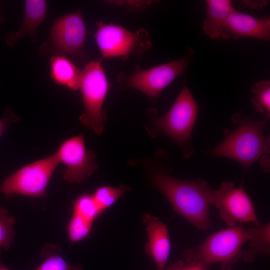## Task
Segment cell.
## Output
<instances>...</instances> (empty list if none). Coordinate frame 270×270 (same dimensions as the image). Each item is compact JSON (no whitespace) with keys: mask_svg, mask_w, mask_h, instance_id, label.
<instances>
[{"mask_svg":"<svg viewBox=\"0 0 270 270\" xmlns=\"http://www.w3.org/2000/svg\"><path fill=\"white\" fill-rule=\"evenodd\" d=\"M150 176L154 186L168 198L178 214L200 230L210 228L209 209L213 190L204 180H179L159 166L150 169Z\"/></svg>","mask_w":270,"mask_h":270,"instance_id":"obj_1","label":"cell"},{"mask_svg":"<svg viewBox=\"0 0 270 270\" xmlns=\"http://www.w3.org/2000/svg\"><path fill=\"white\" fill-rule=\"evenodd\" d=\"M267 120L257 121L243 113L234 114L232 120L238 126L233 130H224V140L209 150L208 154L234 160L246 172L262 156L270 153V137H266L263 131Z\"/></svg>","mask_w":270,"mask_h":270,"instance_id":"obj_2","label":"cell"},{"mask_svg":"<svg viewBox=\"0 0 270 270\" xmlns=\"http://www.w3.org/2000/svg\"><path fill=\"white\" fill-rule=\"evenodd\" d=\"M154 116L147 129L152 137L163 132L182 149L186 158L194 152L191 135L194 125L198 106L186 84V76L182 88L174 103L162 116L157 114L155 109H150Z\"/></svg>","mask_w":270,"mask_h":270,"instance_id":"obj_3","label":"cell"},{"mask_svg":"<svg viewBox=\"0 0 270 270\" xmlns=\"http://www.w3.org/2000/svg\"><path fill=\"white\" fill-rule=\"evenodd\" d=\"M246 242V229L238 224L210 235L201 244L186 250L184 256L188 262L206 269L212 264L220 263L222 270H230L242 258V248Z\"/></svg>","mask_w":270,"mask_h":270,"instance_id":"obj_4","label":"cell"},{"mask_svg":"<svg viewBox=\"0 0 270 270\" xmlns=\"http://www.w3.org/2000/svg\"><path fill=\"white\" fill-rule=\"evenodd\" d=\"M102 61L100 59L87 63L81 70L80 86L84 111L79 120L97 136L102 134L104 130L107 116L103 106L112 86Z\"/></svg>","mask_w":270,"mask_h":270,"instance_id":"obj_5","label":"cell"},{"mask_svg":"<svg viewBox=\"0 0 270 270\" xmlns=\"http://www.w3.org/2000/svg\"><path fill=\"white\" fill-rule=\"evenodd\" d=\"M194 54L192 48H188L178 59L146 70L136 65L130 73L122 72L117 77L119 88L136 89L155 102L161 92L190 65Z\"/></svg>","mask_w":270,"mask_h":270,"instance_id":"obj_6","label":"cell"},{"mask_svg":"<svg viewBox=\"0 0 270 270\" xmlns=\"http://www.w3.org/2000/svg\"><path fill=\"white\" fill-rule=\"evenodd\" d=\"M94 37L101 53L100 59L120 57L124 60L132 56H140L152 46L147 30L140 28L132 32L123 26L102 21L96 22Z\"/></svg>","mask_w":270,"mask_h":270,"instance_id":"obj_7","label":"cell"},{"mask_svg":"<svg viewBox=\"0 0 270 270\" xmlns=\"http://www.w3.org/2000/svg\"><path fill=\"white\" fill-rule=\"evenodd\" d=\"M59 164L54 152L22 166L3 180L0 194L6 198L14 195L46 198L48 184Z\"/></svg>","mask_w":270,"mask_h":270,"instance_id":"obj_8","label":"cell"},{"mask_svg":"<svg viewBox=\"0 0 270 270\" xmlns=\"http://www.w3.org/2000/svg\"><path fill=\"white\" fill-rule=\"evenodd\" d=\"M87 32L82 10L60 16L53 22L49 37L40 46V54L51 56H82Z\"/></svg>","mask_w":270,"mask_h":270,"instance_id":"obj_9","label":"cell"},{"mask_svg":"<svg viewBox=\"0 0 270 270\" xmlns=\"http://www.w3.org/2000/svg\"><path fill=\"white\" fill-rule=\"evenodd\" d=\"M211 204L218 210L220 218L228 227L238 223L251 222L256 226L262 224L242 186L235 187L232 182H223L218 190H213Z\"/></svg>","mask_w":270,"mask_h":270,"instance_id":"obj_10","label":"cell"},{"mask_svg":"<svg viewBox=\"0 0 270 270\" xmlns=\"http://www.w3.org/2000/svg\"><path fill=\"white\" fill-rule=\"evenodd\" d=\"M55 154L59 162L64 165L63 178L69 182L80 183L97 168L96 154L86 150L84 133L66 139Z\"/></svg>","mask_w":270,"mask_h":270,"instance_id":"obj_11","label":"cell"},{"mask_svg":"<svg viewBox=\"0 0 270 270\" xmlns=\"http://www.w3.org/2000/svg\"><path fill=\"white\" fill-rule=\"evenodd\" d=\"M242 37L269 41L270 16L258 18L234 9L228 18L221 38L237 40Z\"/></svg>","mask_w":270,"mask_h":270,"instance_id":"obj_12","label":"cell"},{"mask_svg":"<svg viewBox=\"0 0 270 270\" xmlns=\"http://www.w3.org/2000/svg\"><path fill=\"white\" fill-rule=\"evenodd\" d=\"M143 222L148 238L145 250L154 260L157 270H165L171 250L167 226L157 217L148 214L143 216Z\"/></svg>","mask_w":270,"mask_h":270,"instance_id":"obj_13","label":"cell"},{"mask_svg":"<svg viewBox=\"0 0 270 270\" xmlns=\"http://www.w3.org/2000/svg\"><path fill=\"white\" fill-rule=\"evenodd\" d=\"M24 16L20 28L5 36L8 46H14L24 36L29 35L34 42L38 41L36 30L44 20L47 14V2L44 0H26L24 2Z\"/></svg>","mask_w":270,"mask_h":270,"instance_id":"obj_14","label":"cell"},{"mask_svg":"<svg viewBox=\"0 0 270 270\" xmlns=\"http://www.w3.org/2000/svg\"><path fill=\"white\" fill-rule=\"evenodd\" d=\"M98 217L96 211L90 204L84 202L72 203V216L66 227L71 242H78L86 238Z\"/></svg>","mask_w":270,"mask_h":270,"instance_id":"obj_15","label":"cell"},{"mask_svg":"<svg viewBox=\"0 0 270 270\" xmlns=\"http://www.w3.org/2000/svg\"><path fill=\"white\" fill-rule=\"evenodd\" d=\"M202 31L212 39L221 38L228 17L234 10L230 0H206Z\"/></svg>","mask_w":270,"mask_h":270,"instance_id":"obj_16","label":"cell"},{"mask_svg":"<svg viewBox=\"0 0 270 270\" xmlns=\"http://www.w3.org/2000/svg\"><path fill=\"white\" fill-rule=\"evenodd\" d=\"M50 77L54 83L72 90L80 89L81 70L65 55L50 57Z\"/></svg>","mask_w":270,"mask_h":270,"instance_id":"obj_17","label":"cell"},{"mask_svg":"<svg viewBox=\"0 0 270 270\" xmlns=\"http://www.w3.org/2000/svg\"><path fill=\"white\" fill-rule=\"evenodd\" d=\"M248 248L243 250L244 260L252 262L260 255L269 256L270 254V224L246 229Z\"/></svg>","mask_w":270,"mask_h":270,"instance_id":"obj_18","label":"cell"},{"mask_svg":"<svg viewBox=\"0 0 270 270\" xmlns=\"http://www.w3.org/2000/svg\"><path fill=\"white\" fill-rule=\"evenodd\" d=\"M40 256L42 262L35 270H82L80 264L68 263L61 248L56 245L46 244L41 251Z\"/></svg>","mask_w":270,"mask_h":270,"instance_id":"obj_19","label":"cell"},{"mask_svg":"<svg viewBox=\"0 0 270 270\" xmlns=\"http://www.w3.org/2000/svg\"><path fill=\"white\" fill-rule=\"evenodd\" d=\"M130 190L129 187L122 184L116 187L102 186L96 190L92 194V197L97 209L102 214L122 196Z\"/></svg>","mask_w":270,"mask_h":270,"instance_id":"obj_20","label":"cell"},{"mask_svg":"<svg viewBox=\"0 0 270 270\" xmlns=\"http://www.w3.org/2000/svg\"><path fill=\"white\" fill-rule=\"evenodd\" d=\"M254 94L252 104L256 110L264 113L266 118L270 116V81L268 79L261 80L252 87Z\"/></svg>","mask_w":270,"mask_h":270,"instance_id":"obj_21","label":"cell"},{"mask_svg":"<svg viewBox=\"0 0 270 270\" xmlns=\"http://www.w3.org/2000/svg\"><path fill=\"white\" fill-rule=\"evenodd\" d=\"M16 218L10 215L8 211L0 208V248L8 250L16 236L13 230Z\"/></svg>","mask_w":270,"mask_h":270,"instance_id":"obj_22","label":"cell"},{"mask_svg":"<svg viewBox=\"0 0 270 270\" xmlns=\"http://www.w3.org/2000/svg\"><path fill=\"white\" fill-rule=\"evenodd\" d=\"M154 0H108L110 4L122 6L130 11L139 12L150 6Z\"/></svg>","mask_w":270,"mask_h":270,"instance_id":"obj_23","label":"cell"},{"mask_svg":"<svg viewBox=\"0 0 270 270\" xmlns=\"http://www.w3.org/2000/svg\"><path fill=\"white\" fill-rule=\"evenodd\" d=\"M20 119L19 116L14 114L10 108H6L3 118H0V138L10 124L17 122Z\"/></svg>","mask_w":270,"mask_h":270,"instance_id":"obj_24","label":"cell"},{"mask_svg":"<svg viewBox=\"0 0 270 270\" xmlns=\"http://www.w3.org/2000/svg\"><path fill=\"white\" fill-rule=\"evenodd\" d=\"M202 266L196 264L188 262L185 264L179 260L174 263L170 264L165 270H206Z\"/></svg>","mask_w":270,"mask_h":270,"instance_id":"obj_25","label":"cell"},{"mask_svg":"<svg viewBox=\"0 0 270 270\" xmlns=\"http://www.w3.org/2000/svg\"><path fill=\"white\" fill-rule=\"evenodd\" d=\"M244 2L254 8L261 7L268 3L267 0H247Z\"/></svg>","mask_w":270,"mask_h":270,"instance_id":"obj_26","label":"cell"},{"mask_svg":"<svg viewBox=\"0 0 270 270\" xmlns=\"http://www.w3.org/2000/svg\"><path fill=\"white\" fill-rule=\"evenodd\" d=\"M0 270H10L3 264L2 260V258H1L0 254Z\"/></svg>","mask_w":270,"mask_h":270,"instance_id":"obj_27","label":"cell"},{"mask_svg":"<svg viewBox=\"0 0 270 270\" xmlns=\"http://www.w3.org/2000/svg\"><path fill=\"white\" fill-rule=\"evenodd\" d=\"M4 18L2 10L0 8V23L2 22L4 20Z\"/></svg>","mask_w":270,"mask_h":270,"instance_id":"obj_28","label":"cell"}]
</instances>
